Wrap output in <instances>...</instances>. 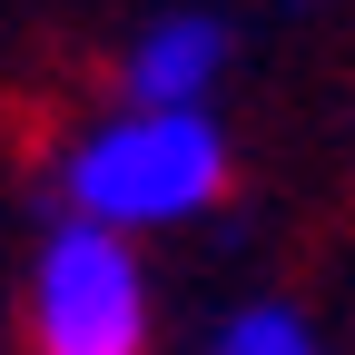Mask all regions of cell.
Instances as JSON below:
<instances>
[{
  "label": "cell",
  "mask_w": 355,
  "mask_h": 355,
  "mask_svg": "<svg viewBox=\"0 0 355 355\" xmlns=\"http://www.w3.org/2000/svg\"><path fill=\"white\" fill-rule=\"evenodd\" d=\"M217 355H316V326L296 306H237L217 326Z\"/></svg>",
  "instance_id": "4"
},
{
  "label": "cell",
  "mask_w": 355,
  "mask_h": 355,
  "mask_svg": "<svg viewBox=\"0 0 355 355\" xmlns=\"http://www.w3.org/2000/svg\"><path fill=\"white\" fill-rule=\"evenodd\" d=\"M60 188H69V217H99L119 237L168 227V217H198L227 188V139L207 109H128L69 148Z\"/></svg>",
  "instance_id": "1"
},
{
  "label": "cell",
  "mask_w": 355,
  "mask_h": 355,
  "mask_svg": "<svg viewBox=\"0 0 355 355\" xmlns=\"http://www.w3.org/2000/svg\"><path fill=\"white\" fill-rule=\"evenodd\" d=\"M30 355H148V277L119 227L60 217L30 266Z\"/></svg>",
  "instance_id": "2"
},
{
  "label": "cell",
  "mask_w": 355,
  "mask_h": 355,
  "mask_svg": "<svg viewBox=\"0 0 355 355\" xmlns=\"http://www.w3.org/2000/svg\"><path fill=\"white\" fill-rule=\"evenodd\" d=\"M217 69H227V20L168 10V20L139 30V50L119 60V89H128V109H207Z\"/></svg>",
  "instance_id": "3"
}]
</instances>
